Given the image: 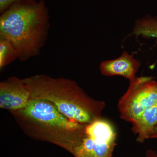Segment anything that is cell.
<instances>
[{
  "label": "cell",
  "instance_id": "cell-1",
  "mask_svg": "<svg viewBox=\"0 0 157 157\" xmlns=\"http://www.w3.org/2000/svg\"><path fill=\"white\" fill-rule=\"evenodd\" d=\"M49 27L44 0L14 3L0 16V36L11 42L21 61L39 55L48 39Z\"/></svg>",
  "mask_w": 157,
  "mask_h": 157
},
{
  "label": "cell",
  "instance_id": "cell-2",
  "mask_svg": "<svg viewBox=\"0 0 157 157\" xmlns=\"http://www.w3.org/2000/svg\"><path fill=\"white\" fill-rule=\"evenodd\" d=\"M23 80L30 90L31 98L49 101L72 120L87 124L101 118L105 103L90 98L75 81L45 75Z\"/></svg>",
  "mask_w": 157,
  "mask_h": 157
},
{
  "label": "cell",
  "instance_id": "cell-3",
  "mask_svg": "<svg viewBox=\"0 0 157 157\" xmlns=\"http://www.w3.org/2000/svg\"><path fill=\"white\" fill-rule=\"evenodd\" d=\"M157 103V81L151 76H141L130 82L117 104L122 119L132 123L145 110Z\"/></svg>",
  "mask_w": 157,
  "mask_h": 157
},
{
  "label": "cell",
  "instance_id": "cell-4",
  "mask_svg": "<svg viewBox=\"0 0 157 157\" xmlns=\"http://www.w3.org/2000/svg\"><path fill=\"white\" fill-rule=\"evenodd\" d=\"M116 138L111 123L99 119L86 124L84 136L72 153L75 157H113Z\"/></svg>",
  "mask_w": 157,
  "mask_h": 157
},
{
  "label": "cell",
  "instance_id": "cell-5",
  "mask_svg": "<svg viewBox=\"0 0 157 157\" xmlns=\"http://www.w3.org/2000/svg\"><path fill=\"white\" fill-rule=\"evenodd\" d=\"M19 112L44 126L77 136L82 135L86 126L69 119L49 101L39 98H31L26 107Z\"/></svg>",
  "mask_w": 157,
  "mask_h": 157
},
{
  "label": "cell",
  "instance_id": "cell-6",
  "mask_svg": "<svg viewBox=\"0 0 157 157\" xmlns=\"http://www.w3.org/2000/svg\"><path fill=\"white\" fill-rule=\"evenodd\" d=\"M29 89L22 79L11 77L0 83V107L12 110L24 109L30 100Z\"/></svg>",
  "mask_w": 157,
  "mask_h": 157
},
{
  "label": "cell",
  "instance_id": "cell-7",
  "mask_svg": "<svg viewBox=\"0 0 157 157\" xmlns=\"http://www.w3.org/2000/svg\"><path fill=\"white\" fill-rule=\"evenodd\" d=\"M140 66V62L134 58L133 55L124 51L117 58L101 62L100 70L104 76H121L130 82L136 78Z\"/></svg>",
  "mask_w": 157,
  "mask_h": 157
},
{
  "label": "cell",
  "instance_id": "cell-8",
  "mask_svg": "<svg viewBox=\"0 0 157 157\" xmlns=\"http://www.w3.org/2000/svg\"><path fill=\"white\" fill-rule=\"evenodd\" d=\"M132 124V131L137 135V142L142 143L149 139L151 134L157 124V103L145 110Z\"/></svg>",
  "mask_w": 157,
  "mask_h": 157
},
{
  "label": "cell",
  "instance_id": "cell-9",
  "mask_svg": "<svg viewBox=\"0 0 157 157\" xmlns=\"http://www.w3.org/2000/svg\"><path fill=\"white\" fill-rule=\"evenodd\" d=\"M131 35L157 39V17L148 16L137 20Z\"/></svg>",
  "mask_w": 157,
  "mask_h": 157
},
{
  "label": "cell",
  "instance_id": "cell-10",
  "mask_svg": "<svg viewBox=\"0 0 157 157\" xmlns=\"http://www.w3.org/2000/svg\"><path fill=\"white\" fill-rule=\"evenodd\" d=\"M18 59L17 51L9 40L0 36V69Z\"/></svg>",
  "mask_w": 157,
  "mask_h": 157
},
{
  "label": "cell",
  "instance_id": "cell-11",
  "mask_svg": "<svg viewBox=\"0 0 157 157\" xmlns=\"http://www.w3.org/2000/svg\"><path fill=\"white\" fill-rule=\"evenodd\" d=\"M25 0H0V12L2 13L14 3Z\"/></svg>",
  "mask_w": 157,
  "mask_h": 157
},
{
  "label": "cell",
  "instance_id": "cell-12",
  "mask_svg": "<svg viewBox=\"0 0 157 157\" xmlns=\"http://www.w3.org/2000/svg\"><path fill=\"white\" fill-rule=\"evenodd\" d=\"M144 157H157V152L155 151L149 149L145 152Z\"/></svg>",
  "mask_w": 157,
  "mask_h": 157
},
{
  "label": "cell",
  "instance_id": "cell-13",
  "mask_svg": "<svg viewBox=\"0 0 157 157\" xmlns=\"http://www.w3.org/2000/svg\"><path fill=\"white\" fill-rule=\"evenodd\" d=\"M152 138H157V124L155 127L150 136L149 139Z\"/></svg>",
  "mask_w": 157,
  "mask_h": 157
}]
</instances>
